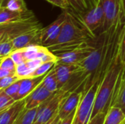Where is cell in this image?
Segmentation results:
<instances>
[{
	"label": "cell",
	"instance_id": "obj_1",
	"mask_svg": "<svg viewBox=\"0 0 125 124\" xmlns=\"http://www.w3.org/2000/svg\"><path fill=\"white\" fill-rule=\"evenodd\" d=\"M66 13V20L58 39L47 47L53 53L73 50L95 39L82 25L75 14L67 11Z\"/></svg>",
	"mask_w": 125,
	"mask_h": 124
},
{
	"label": "cell",
	"instance_id": "obj_2",
	"mask_svg": "<svg viewBox=\"0 0 125 124\" xmlns=\"http://www.w3.org/2000/svg\"><path fill=\"white\" fill-rule=\"evenodd\" d=\"M122 67L123 65L121 64L119 59L118 58L114 65L108 69L101 80L96 95L91 118H94L100 113L108 111L109 109L117 80L121 73Z\"/></svg>",
	"mask_w": 125,
	"mask_h": 124
},
{
	"label": "cell",
	"instance_id": "obj_3",
	"mask_svg": "<svg viewBox=\"0 0 125 124\" xmlns=\"http://www.w3.org/2000/svg\"><path fill=\"white\" fill-rule=\"evenodd\" d=\"M70 92L59 90L37 107L36 118L33 124H42L59 114V109L63 99Z\"/></svg>",
	"mask_w": 125,
	"mask_h": 124
},
{
	"label": "cell",
	"instance_id": "obj_4",
	"mask_svg": "<svg viewBox=\"0 0 125 124\" xmlns=\"http://www.w3.org/2000/svg\"><path fill=\"white\" fill-rule=\"evenodd\" d=\"M41 23L34 16L31 18L0 26V41L12 40L14 38L30 31L42 29Z\"/></svg>",
	"mask_w": 125,
	"mask_h": 124
},
{
	"label": "cell",
	"instance_id": "obj_5",
	"mask_svg": "<svg viewBox=\"0 0 125 124\" xmlns=\"http://www.w3.org/2000/svg\"><path fill=\"white\" fill-rule=\"evenodd\" d=\"M100 82L101 81L96 82L89 88L88 91L84 93L83 92V96L76 110L73 124H88L89 122Z\"/></svg>",
	"mask_w": 125,
	"mask_h": 124
},
{
	"label": "cell",
	"instance_id": "obj_6",
	"mask_svg": "<svg viewBox=\"0 0 125 124\" xmlns=\"http://www.w3.org/2000/svg\"><path fill=\"white\" fill-rule=\"evenodd\" d=\"M75 15L82 25L94 38L97 37L95 32L99 29L103 30L105 23V12L100 0L86 12L82 14L75 13Z\"/></svg>",
	"mask_w": 125,
	"mask_h": 124
},
{
	"label": "cell",
	"instance_id": "obj_7",
	"mask_svg": "<svg viewBox=\"0 0 125 124\" xmlns=\"http://www.w3.org/2000/svg\"><path fill=\"white\" fill-rule=\"evenodd\" d=\"M94 49V39L89 43L81 45L73 50L55 53L58 58V63L67 64H79Z\"/></svg>",
	"mask_w": 125,
	"mask_h": 124
},
{
	"label": "cell",
	"instance_id": "obj_8",
	"mask_svg": "<svg viewBox=\"0 0 125 124\" xmlns=\"http://www.w3.org/2000/svg\"><path fill=\"white\" fill-rule=\"evenodd\" d=\"M105 12V23L102 31L110 29L124 13L122 0H100Z\"/></svg>",
	"mask_w": 125,
	"mask_h": 124
},
{
	"label": "cell",
	"instance_id": "obj_9",
	"mask_svg": "<svg viewBox=\"0 0 125 124\" xmlns=\"http://www.w3.org/2000/svg\"><path fill=\"white\" fill-rule=\"evenodd\" d=\"M66 15L67 13L66 11H64L53 23L42 29L40 38L42 45L48 47L52 45L58 39L61 33L64 22L66 20Z\"/></svg>",
	"mask_w": 125,
	"mask_h": 124
},
{
	"label": "cell",
	"instance_id": "obj_10",
	"mask_svg": "<svg viewBox=\"0 0 125 124\" xmlns=\"http://www.w3.org/2000/svg\"><path fill=\"white\" fill-rule=\"evenodd\" d=\"M83 91L77 90L70 92L62 101L59 109V116L61 120L64 119L73 111H75L81 100Z\"/></svg>",
	"mask_w": 125,
	"mask_h": 124
},
{
	"label": "cell",
	"instance_id": "obj_11",
	"mask_svg": "<svg viewBox=\"0 0 125 124\" xmlns=\"http://www.w3.org/2000/svg\"><path fill=\"white\" fill-rule=\"evenodd\" d=\"M42 29L30 31L14 38L12 39V42L15 50L18 49H23L30 45H42L40 38Z\"/></svg>",
	"mask_w": 125,
	"mask_h": 124
},
{
	"label": "cell",
	"instance_id": "obj_12",
	"mask_svg": "<svg viewBox=\"0 0 125 124\" xmlns=\"http://www.w3.org/2000/svg\"><path fill=\"white\" fill-rule=\"evenodd\" d=\"M56 78L59 83V89H62L70 80L72 76L80 69L77 64H67L56 63L54 66Z\"/></svg>",
	"mask_w": 125,
	"mask_h": 124
},
{
	"label": "cell",
	"instance_id": "obj_13",
	"mask_svg": "<svg viewBox=\"0 0 125 124\" xmlns=\"http://www.w3.org/2000/svg\"><path fill=\"white\" fill-rule=\"evenodd\" d=\"M54 93L51 92L45 88L41 83L35 90H34L27 97L25 98L26 109H32L39 107L42 103L49 99Z\"/></svg>",
	"mask_w": 125,
	"mask_h": 124
},
{
	"label": "cell",
	"instance_id": "obj_14",
	"mask_svg": "<svg viewBox=\"0 0 125 124\" xmlns=\"http://www.w3.org/2000/svg\"><path fill=\"white\" fill-rule=\"evenodd\" d=\"M35 16L31 10H26L23 12L13 11L6 7H0V26L7 23L19 21Z\"/></svg>",
	"mask_w": 125,
	"mask_h": 124
},
{
	"label": "cell",
	"instance_id": "obj_15",
	"mask_svg": "<svg viewBox=\"0 0 125 124\" xmlns=\"http://www.w3.org/2000/svg\"><path fill=\"white\" fill-rule=\"evenodd\" d=\"M25 99L16 101L11 107L0 112V124H13L19 114L25 109Z\"/></svg>",
	"mask_w": 125,
	"mask_h": 124
},
{
	"label": "cell",
	"instance_id": "obj_16",
	"mask_svg": "<svg viewBox=\"0 0 125 124\" xmlns=\"http://www.w3.org/2000/svg\"><path fill=\"white\" fill-rule=\"evenodd\" d=\"M111 106L119 107L125 113V65L117 80Z\"/></svg>",
	"mask_w": 125,
	"mask_h": 124
},
{
	"label": "cell",
	"instance_id": "obj_17",
	"mask_svg": "<svg viewBox=\"0 0 125 124\" xmlns=\"http://www.w3.org/2000/svg\"><path fill=\"white\" fill-rule=\"evenodd\" d=\"M46 75L40 76V77H26V78L21 79V86H20V90L18 94L17 101L23 99L26 97H27L34 90H35L42 83Z\"/></svg>",
	"mask_w": 125,
	"mask_h": 124
},
{
	"label": "cell",
	"instance_id": "obj_18",
	"mask_svg": "<svg viewBox=\"0 0 125 124\" xmlns=\"http://www.w3.org/2000/svg\"><path fill=\"white\" fill-rule=\"evenodd\" d=\"M104 124H125V113L119 107L111 106L107 112Z\"/></svg>",
	"mask_w": 125,
	"mask_h": 124
},
{
	"label": "cell",
	"instance_id": "obj_19",
	"mask_svg": "<svg viewBox=\"0 0 125 124\" xmlns=\"http://www.w3.org/2000/svg\"><path fill=\"white\" fill-rule=\"evenodd\" d=\"M37 107L32 109H24L18 115L13 124H33L34 122Z\"/></svg>",
	"mask_w": 125,
	"mask_h": 124
},
{
	"label": "cell",
	"instance_id": "obj_20",
	"mask_svg": "<svg viewBox=\"0 0 125 124\" xmlns=\"http://www.w3.org/2000/svg\"><path fill=\"white\" fill-rule=\"evenodd\" d=\"M42 86L52 93H55L59 90V83L56 75L54 67L46 75L43 81L42 82Z\"/></svg>",
	"mask_w": 125,
	"mask_h": 124
},
{
	"label": "cell",
	"instance_id": "obj_21",
	"mask_svg": "<svg viewBox=\"0 0 125 124\" xmlns=\"http://www.w3.org/2000/svg\"><path fill=\"white\" fill-rule=\"evenodd\" d=\"M70 7L77 14H82L86 12L91 8L88 0H66Z\"/></svg>",
	"mask_w": 125,
	"mask_h": 124
},
{
	"label": "cell",
	"instance_id": "obj_22",
	"mask_svg": "<svg viewBox=\"0 0 125 124\" xmlns=\"http://www.w3.org/2000/svg\"><path fill=\"white\" fill-rule=\"evenodd\" d=\"M56 62L54 61H48V62H44L42 63L38 68H37L31 75L30 77H40L46 75L48 72H49L55 66Z\"/></svg>",
	"mask_w": 125,
	"mask_h": 124
},
{
	"label": "cell",
	"instance_id": "obj_23",
	"mask_svg": "<svg viewBox=\"0 0 125 124\" xmlns=\"http://www.w3.org/2000/svg\"><path fill=\"white\" fill-rule=\"evenodd\" d=\"M15 50L12 40H1L0 41V58L10 56Z\"/></svg>",
	"mask_w": 125,
	"mask_h": 124
},
{
	"label": "cell",
	"instance_id": "obj_24",
	"mask_svg": "<svg viewBox=\"0 0 125 124\" xmlns=\"http://www.w3.org/2000/svg\"><path fill=\"white\" fill-rule=\"evenodd\" d=\"M119 59L122 65H125V20L122 29L119 44Z\"/></svg>",
	"mask_w": 125,
	"mask_h": 124
},
{
	"label": "cell",
	"instance_id": "obj_25",
	"mask_svg": "<svg viewBox=\"0 0 125 124\" xmlns=\"http://www.w3.org/2000/svg\"><path fill=\"white\" fill-rule=\"evenodd\" d=\"M16 101L7 94L3 90H0V112L11 107Z\"/></svg>",
	"mask_w": 125,
	"mask_h": 124
},
{
	"label": "cell",
	"instance_id": "obj_26",
	"mask_svg": "<svg viewBox=\"0 0 125 124\" xmlns=\"http://www.w3.org/2000/svg\"><path fill=\"white\" fill-rule=\"evenodd\" d=\"M33 71L28 67L26 61L16 66L15 75L19 79H23L26 77H30Z\"/></svg>",
	"mask_w": 125,
	"mask_h": 124
},
{
	"label": "cell",
	"instance_id": "obj_27",
	"mask_svg": "<svg viewBox=\"0 0 125 124\" xmlns=\"http://www.w3.org/2000/svg\"><path fill=\"white\" fill-rule=\"evenodd\" d=\"M5 7L13 11L23 12L29 10L24 0H9Z\"/></svg>",
	"mask_w": 125,
	"mask_h": 124
},
{
	"label": "cell",
	"instance_id": "obj_28",
	"mask_svg": "<svg viewBox=\"0 0 125 124\" xmlns=\"http://www.w3.org/2000/svg\"><path fill=\"white\" fill-rule=\"evenodd\" d=\"M21 79L17 80L14 83H12L11 86H10L4 90H3L7 94L12 97L15 101H17V97H18V94L20 86H21Z\"/></svg>",
	"mask_w": 125,
	"mask_h": 124
},
{
	"label": "cell",
	"instance_id": "obj_29",
	"mask_svg": "<svg viewBox=\"0 0 125 124\" xmlns=\"http://www.w3.org/2000/svg\"><path fill=\"white\" fill-rule=\"evenodd\" d=\"M10 56H11L12 59L13 60V61L15 62V64H16V66L26 61L23 49H18V50H14L11 53Z\"/></svg>",
	"mask_w": 125,
	"mask_h": 124
},
{
	"label": "cell",
	"instance_id": "obj_30",
	"mask_svg": "<svg viewBox=\"0 0 125 124\" xmlns=\"http://www.w3.org/2000/svg\"><path fill=\"white\" fill-rule=\"evenodd\" d=\"M1 63H0V69H7L12 71H15L16 69V64L12 59L10 56L4 57L0 58Z\"/></svg>",
	"mask_w": 125,
	"mask_h": 124
},
{
	"label": "cell",
	"instance_id": "obj_31",
	"mask_svg": "<svg viewBox=\"0 0 125 124\" xmlns=\"http://www.w3.org/2000/svg\"><path fill=\"white\" fill-rule=\"evenodd\" d=\"M18 80L20 79L16 75L0 78V90H4Z\"/></svg>",
	"mask_w": 125,
	"mask_h": 124
},
{
	"label": "cell",
	"instance_id": "obj_32",
	"mask_svg": "<svg viewBox=\"0 0 125 124\" xmlns=\"http://www.w3.org/2000/svg\"><path fill=\"white\" fill-rule=\"evenodd\" d=\"M107 112L108 111H104V112L98 113L94 118L90 119V121L88 123V124H104Z\"/></svg>",
	"mask_w": 125,
	"mask_h": 124
},
{
	"label": "cell",
	"instance_id": "obj_33",
	"mask_svg": "<svg viewBox=\"0 0 125 124\" xmlns=\"http://www.w3.org/2000/svg\"><path fill=\"white\" fill-rule=\"evenodd\" d=\"M45 1H47L48 2L51 3V4L56 7H59L64 10H66L68 8V7H70L66 0H45Z\"/></svg>",
	"mask_w": 125,
	"mask_h": 124
},
{
	"label": "cell",
	"instance_id": "obj_34",
	"mask_svg": "<svg viewBox=\"0 0 125 124\" xmlns=\"http://www.w3.org/2000/svg\"><path fill=\"white\" fill-rule=\"evenodd\" d=\"M43 62L40 59H33V60H29L26 61V64L28 67L34 72L37 68H38Z\"/></svg>",
	"mask_w": 125,
	"mask_h": 124
},
{
	"label": "cell",
	"instance_id": "obj_35",
	"mask_svg": "<svg viewBox=\"0 0 125 124\" xmlns=\"http://www.w3.org/2000/svg\"><path fill=\"white\" fill-rule=\"evenodd\" d=\"M15 71L7 69H0V78L10 77V76H15Z\"/></svg>",
	"mask_w": 125,
	"mask_h": 124
},
{
	"label": "cell",
	"instance_id": "obj_36",
	"mask_svg": "<svg viewBox=\"0 0 125 124\" xmlns=\"http://www.w3.org/2000/svg\"><path fill=\"white\" fill-rule=\"evenodd\" d=\"M76 110L75 111H73L70 115H69L67 118H65L64 119L62 120L60 124H73V121H74V118H75V113H76Z\"/></svg>",
	"mask_w": 125,
	"mask_h": 124
},
{
	"label": "cell",
	"instance_id": "obj_37",
	"mask_svg": "<svg viewBox=\"0 0 125 124\" xmlns=\"http://www.w3.org/2000/svg\"><path fill=\"white\" fill-rule=\"evenodd\" d=\"M61 119H60V118H59V114L57 115H56L55 117H53V118H52L51 120H49L48 121H47V122H45V123H44V124H56V123L58 122V121H59Z\"/></svg>",
	"mask_w": 125,
	"mask_h": 124
},
{
	"label": "cell",
	"instance_id": "obj_38",
	"mask_svg": "<svg viewBox=\"0 0 125 124\" xmlns=\"http://www.w3.org/2000/svg\"><path fill=\"white\" fill-rule=\"evenodd\" d=\"M8 1L9 0H0V7H5Z\"/></svg>",
	"mask_w": 125,
	"mask_h": 124
},
{
	"label": "cell",
	"instance_id": "obj_39",
	"mask_svg": "<svg viewBox=\"0 0 125 124\" xmlns=\"http://www.w3.org/2000/svg\"><path fill=\"white\" fill-rule=\"evenodd\" d=\"M88 1H89V5H90L91 7H92L95 4L94 0H88Z\"/></svg>",
	"mask_w": 125,
	"mask_h": 124
},
{
	"label": "cell",
	"instance_id": "obj_40",
	"mask_svg": "<svg viewBox=\"0 0 125 124\" xmlns=\"http://www.w3.org/2000/svg\"><path fill=\"white\" fill-rule=\"evenodd\" d=\"M122 2H123V11L125 16V0H122Z\"/></svg>",
	"mask_w": 125,
	"mask_h": 124
},
{
	"label": "cell",
	"instance_id": "obj_41",
	"mask_svg": "<svg viewBox=\"0 0 125 124\" xmlns=\"http://www.w3.org/2000/svg\"><path fill=\"white\" fill-rule=\"evenodd\" d=\"M99 1H100V0H94V3H95V4H97V3Z\"/></svg>",
	"mask_w": 125,
	"mask_h": 124
},
{
	"label": "cell",
	"instance_id": "obj_42",
	"mask_svg": "<svg viewBox=\"0 0 125 124\" xmlns=\"http://www.w3.org/2000/svg\"><path fill=\"white\" fill-rule=\"evenodd\" d=\"M61 121H62V120H60L59 121H58V122L56 123V124H61Z\"/></svg>",
	"mask_w": 125,
	"mask_h": 124
}]
</instances>
